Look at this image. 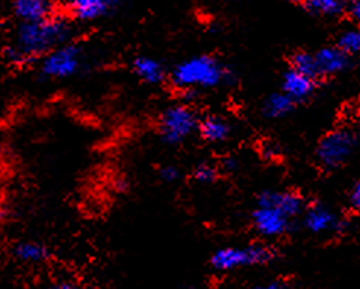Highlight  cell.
Returning <instances> with one entry per match:
<instances>
[{
  "label": "cell",
  "mask_w": 360,
  "mask_h": 289,
  "mask_svg": "<svg viewBox=\"0 0 360 289\" xmlns=\"http://www.w3.org/2000/svg\"><path fill=\"white\" fill-rule=\"evenodd\" d=\"M74 32L72 22L60 15L40 22H20L12 41L4 48V58L8 65L16 67L37 65L49 53L72 43Z\"/></svg>",
  "instance_id": "cell-1"
},
{
  "label": "cell",
  "mask_w": 360,
  "mask_h": 289,
  "mask_svg": "<svg viewBox=\"0 0 360 289\" xmlns=\"http://www.w3.org/2000/svg\"><path fill=\"white\" fill-rule=\"evenodd\" d=\"M172 85L180 91H196L219 85H233L236 81L235 72L223 65L211 54H200L176 65L169 75Z\"/></svg>",
  "instance_id": "cell-2"
},
{
  "label": "cell",
  "mask_w": 360,
  "mask_h": 289,
  "mask_svg": "<svg viewBox=\"0 0 360 289\" xmlns=\"http://www.w3.org/2000/svg\"><path fill=\"white\" fill-rule=\"evenodd\" d=\"M278 257V250L269 244L257 243L243 247H223L215 250L210 259L211 267L217 272H231L242 267L273 263Z\"/></svg>",
  "instance_id": "cell-3"
},
{
  "label": "cell",
  "mask_w": 360,
  "mask_h": 289,
  "mask_svg": "<svg viewBox=\"0 0 360 289\" xmlns=\"http://www.w3.org/2000/svg\"><path fill=\"white\" fill-rule=\"evenodd\" d=\"M359 144V135L350 128H337L323 135L316 147V161L321 168L331 171L343 167Z\"/></svg>",
  "instance_id": "cell-4"
},
{
  "label": "cell",
  "mask_w": 360,
  "mask_h": 289,
  "mask_svg": "<svg viewBox=\"0 0 360 289\" xmlns=\"http://www.w3.org/2000/svg\"><path fill=\"white\" fill-rule=\"evenodd\" d=\"M201 117L188 104H174L167 107L158 117V136L161 142L176 147L191 137L200 126Z\"/></svg>",
  "instance_id": "cell-5"
},
{
  "label": "cell",
  "mask_w": 360,
  "mask_h": 289,
  "mask_svg": "<svg viewBox=\"0 0 360 289\" xmlns=\"http://www.w3.org/2000/svg\"><path fill=\"white\" fill-rule=\"evenodd\" d=\"M84 66V48L77 43H68L49 53L39 63L43 79L60 81L78 75Z\"/></svg>",
  "instance_id": "cell-6"
},
{
  "label": "cell",
  "mask_w": 360,
  "mask_h": 289,
  "mask_svg": "<svg viewBox=\"0 0 360 289\" xmlns=\"http://www.w3.org/2000/svg\"><path fill=\"white\" fill-rule=\"evenodd\" d=\"M293 221L273 208H258L252 212V225L265 238H280L293 231Z\"/></svg>",
  "instance_id": "cell-7"
},
{
  "label": "cell",
  "mask_w": 360,
  "mask_h": 289,
  "mask_svg": "<svg viewBox=\"0 0 360 289\" xmlns=\"http://www.w3.org/2000/svg\"><path fill=\"white\" fill-rule=\"evenodd\" d=\"M303 224L306 229L312 234H326V232H337L343 234L349 228V221L338 218L335 212L330 209L327 205L321 202H315L304 209Z\"/></svg>",
  "instance_id": "cell-8"
},
{
  "label": "cell",
  "mask_w": 360,
  "mask_h": 289,
  "mask_svg": "<svg viewBox=\"0 0 360 289\" xmlns=\"http://www.w3.org/2000/svg\"><path fill=\"white\" fill-rule=\"evenodd\" d=\"M258 208H273L292 220H296L304 212L303 197L295 191H280V190H264L257 197Z\"/></svg>",
  "instance_id": "cell-9"
},
{
  "label": "cell",
  "mask_w": 360,
  "mask_h": 289,
  "mask_svg": "<svg viewBox=\"0 0 360 289\" xmlns=\"http://www.w3.org/2000/svg\"><path fill=\"white\" fill-rule=\"evenodd\" d=\"M72 20L78 22H94L113 15L119 2L113 0H72L66 5Z\"/></svg>",
  "instance_id": "cell-10"
},
{
  "label": "cell",
  "mask_w": 360,
  "mask_h": 289,
  "mask_svg": "<svg viewBox=\"0 0 360 289\" xmlns=\"http://www.w3.org/2000/svg\"><path fill=\"white\" fill-rule=\"evenodd\" d=\"M315 60L321 79L343 74L352 66V56L337 46L322 47L315 51Z\"/></svg>",
  "instance_id": "cell-11"
},
{
  "label": "cell",
  "mask_w": 360,
  "mask_h": 289,
  "mask_svg": "<svg viewBox=\"0 0 360 289\" xmlns=\"http://www.w3.org/2000/svg\"><path fill=\"white\" fill-rule=\"evenodd\" d=\"M12 13L20 22H40L56 15V5L49 0H15Z\"/></svg>",
  "instance_id": "cell-12"
},
{
  "label": "cell",
  "mask_w": 360,
  "mask_h": 289,
  "mask_svg": "<svg viewBox=\"0 0 360 289\" xmlns=\"http://www.w3.org/2000/svg\"><path fill=\"white\" fill-rule=\"evenodd\" d=\"M318 88V82L304 76L299 72L289 69L283 75V82H281V91L289 95L293 101L300 102L308 100Z\"/></svg>",
  "instance_id": "cell-13"
},
{
  "label": "cell",
  "mask_w": 360,
  "mask_h": 289,
  "mask_svg": "<svg viewBox=\"0 0 360 289\" xmlns=\"http://www.w3.org/2000/svg\"><path fill=\"white\" fill-rule=\"evenodd\" d=\"M134 74L146 83L158 85L167 79L165 65L151 56H136L132 60Z\"/></svg>",
  "instance_id": "cell-14"
},
{
  "label": "cell",
  "mask_w": 360,
  "mask_h": 289,
  "mask_svg": "<svg viewBox=\"0 0 360 289\" xmlns=\"http://www.w3.org/2000/svg\"><path fill=\"white\" fill-rule=\"evenodd\" d=\"M198 133L208 143H221L230 137L231 126L224 117L219 114H208L201 117L200 126H198Z\"/></svg>",
  "instance_id": "cell-15"
},
{
  "label": "cell",
  "mask_w": 360,
  "mask_h": 289,
  "mask_svg": "<svg viewBox=\"0 0 360 289\" xmlns=\"http://www.w3.org/2000/svg\"><path fill=\"white\" fill-rule=\"evenodd\" d=\"M297 102L293 101L289 95H285L283 91L280 93H273L269 94L261 107V113L265 119H283L285 116H289L290 113L295 112Z\"/></svg>",
  "instance_id": "cell-16"
},
{
  "label": "cell",
  "mask_w": 360,
  "mask_h": 289,
  "mask_svg": "<svg viewBox=\"0 0 360 289\" xmlns=\"http://www.w3.org/2000/svg\"><path fill=\"white\" fill-rule=\"evenodd\" d=\"M11 253L18 262L31 264L43 263L50 257V250L39 241H18Z\"/></svg>",
  "instance_id": "cell-17"
},
{
  "label": "cell",
  "mask_w": 360,
  "mask_h": 289,
  "mask_svg": "<svg viewBox=\"0 0 360 289\" xmlns=\"http://www.w3.org/2000/svg\"><path fill=\"white\" fill-rule=\"evenodd\" d=\"M302 8L311 15L340 16L347 12L349 5L341 0H306L302 2Z\"/></svg>",
  "instance_id": "cell-18"
},
{
  "label": "cell",
  "mask_w": 360,
  "mask_h": 289,
  "mask_svg": "<svg viewBox=\"0 0 360 289\" xmlns=\"http://www.w3.org/2000/svg\"><path fill=\"white\" fill-rule=\"evenodd\" d=\"M290 69L299 72V74L308 76L316 82L321 81L316 60H315V53L306 51V50L293 53L290 59Z\"/></svg>",
  "instance_id": "cell-19"
},
{
  "label": "cell",
  "mask_w": 360,
  "mask_h": 289,
  "mask_svg": "<svg viewBox=\"0 0 360 289\" xmlns=\"http://www.w3.org/2000/svg\"><path fill=\"white\" fill-rule=\"evenodd\" d=\"M220 167L211 164V162H200L192 170V178L196 183L201 184H211L215 183L220 177Z\"/></svg>",
  "instance_id": "cell-20"
},
{
  "label": "cell",
  "mask_w": 360,
  "mask_h": 289,
  "mask_svg": "<svg viewBox=\"0 0 360 289\" xmlns=\"http://www.w3.org/2000/svg\"><path fill=\"white\" fill-rule=\"evenodd\" d=\"M337 47L347 53L349 56L360 51V28L347 29L338 37Z\"/></svg>",
  "instance_id": "cell-21"
},
{
  "label": "cell",
  "mask_w": 360,
  "mask_h": 289,
  "mask_svg": "<svg viewBox=\"0 0 360 289\" xmlns=\"http://www.w3.org/2000/svg\"><path fill=\"white\" fill-rule=\"evenodd\" d=\"M259 154L266 161H274V159L280 158L281 148L278 143H276L273 140H265L259 144Z\"/></svg>",
  "instance_id": "cell-22"
},
{
  "label": "cell",
  "mask_w": 360,
  "mask_h": 289,
  "mask_svg": "<svg viewBox=\"0 0 360 289\" xmlns=\"http://www.w3.org/2000/svg\"><path fill=\"white\" fill-rule=\"evenodd\" d=\"M158 175L165 183H176L182 178V173L176 166H163L158 170Z\"/></svg>",
  "instance_id": "cell-23"
},
{
  "label": "cell",
  "mask_w": 360,
  "mask_h": 289,
  "mask_svg": "<svg viewBox=\"0 0 360 289\" xmlns=\"http://www.w3.org/2000/svg\"><path fill=\"white\" fill-rule=\"evenodd\" d=\"M44 289H85V288L75 281L59 279V281H53L51 283L46 285Z\"/></svg>",
  "instance_id": "cell-24"
},
{
  "label": "cell",
  "mask_w": 360,
  "mask_h": 289,
  "mask_svg": "<svg viewBox=\"0 0 360 289\" xmlns=\"http://www.w3.org/2000/svg\"><path fill=\"white\" fill-rule=\"evenodd\" d=\"M349 206L352 210L360 213V182H357L349 193Z\"/></svg>",
  "instance_id": "cell-25"
},
{
  "label": "cell",
  "mask_w": 360,
  "mask_h": 289,
  "mask_svg": "<svg viewBox=\"0 0 360 289\" xmlns=\"http://www.w3.org/2000/svg\"><path fill=\"white\" fill-rule=\"evenodd\" d=\"M249 289H290V286L283 281H273V282H268V283H264V285L250 286Z\"/></svg>",
  "instance_id": "cell-26"
},
{
  "label": "cell",
  "mask_w": 360,
  "mask_h": 289,
  "mask_svg": "<svg viewBox=\"0 0 360 289\" xmlns=\"http://www.w3.org/2000/svg\"><path fill=\"white\" fill-rule=\"evenodd\" d=\"M349 13L352 16V20L360 25V0H356V2L349 5Z\"/></svg>",
  "instance_id": "cell-27"
},
{
  "label": "cell",
  "mask_w": 360,
  "mask_h": 289,
  "mask_svg": "<svg viewBox=\"0 0 360 289\" xmlns=\"http://www.w3.org/2000/svg\"><path fill=\"white\" fill-rule=\"evenodd\" d=\"M236 166H238V162H236L235 158H226V159L223 161L221 168H223L224 171H235V170H236Z\"/></svg>",
  "instance_id": "cell-28"
},
{
  "label": "cell",
  "mask_w": 360,
  "mask_h": 289,
  "mask_svg": "<svg viewBox=\"0 0 360 289\" xmlns=\"http://www.w3.org/2000/svg\"><path fill=\"white\" fill-rule=\"evenodd\" d=\"M4 27H5V21L2 20V18H0V31L4 29Z\"/></svg>",
  "instance_id": "cell-29"
},
{
  "label": "cell",
  "mask_w": 360,
  "mask_h": 289,
  "mask_svg": "<svg viewBox=\"0 0 360 289\" xmlns=\"http://www.w3.org/2000/svg\"><path fill=\"white\" fill-rule=\"evenodd\" d=\"M4 218V209H2V206H0V220Z\"/></svg>",
  "instance_id": "cell-30"
},
{
  "label": "cell",
  "mask_w": 360,
  "mask_h": 289,
  "mask_svg": "<svg viewBox=\"0 0 360 289\" xmlns=\"http://www.w3.org/2000/svg\"><path fill=\"white\" fill-rule=\"evenodd\" d=\"M185 289H196L195 286H188V288H185Z\"/></svg>",
  "instance_id": "cell-31"
}]
</instances>
